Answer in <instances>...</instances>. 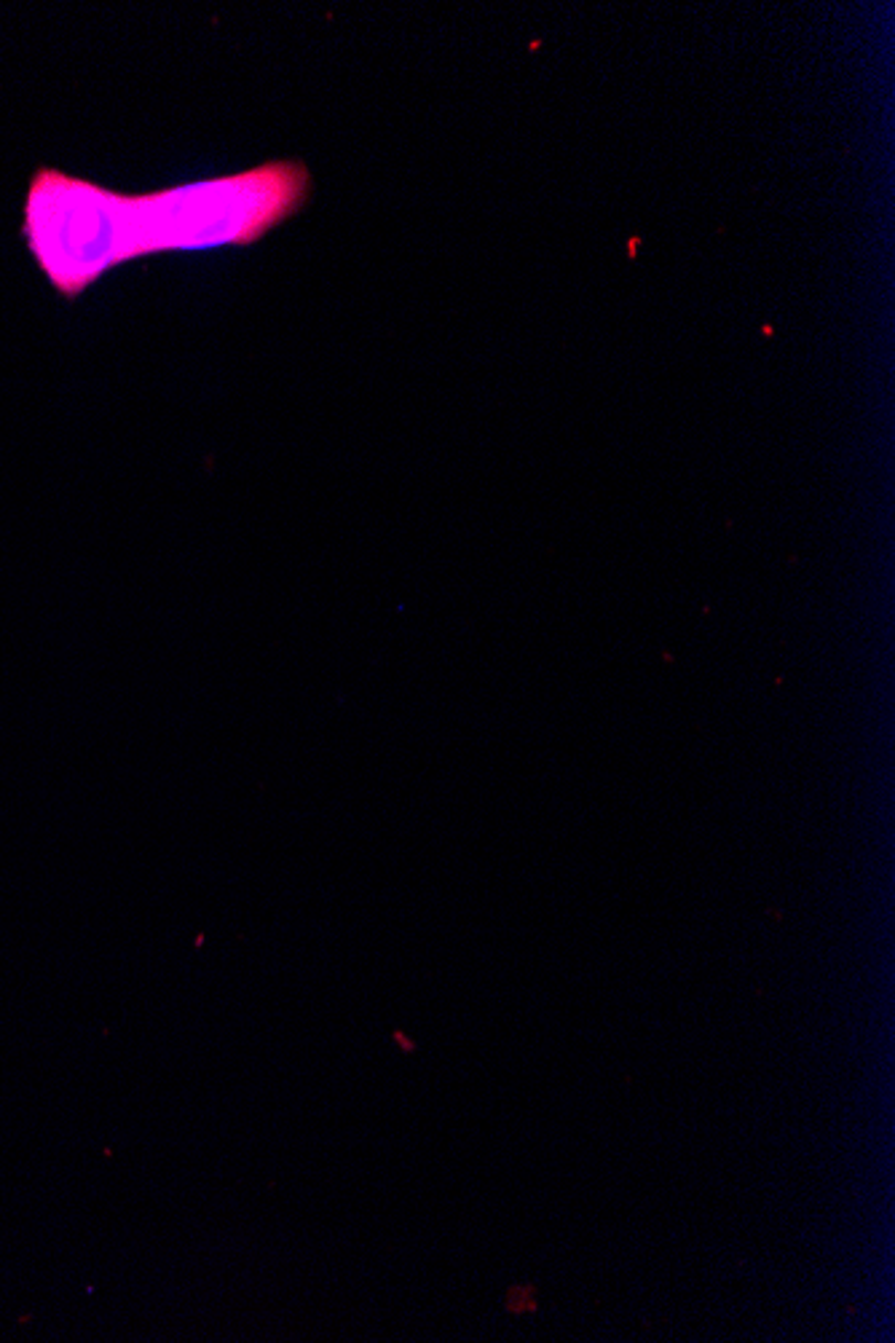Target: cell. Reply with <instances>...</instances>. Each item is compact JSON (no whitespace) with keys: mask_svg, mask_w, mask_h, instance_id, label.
<instances>
[{"mask_svg":"<svg viewBox=\"0 0 895 1343\" xmlns=\"http://www.w3.org/2000/svg\"><path fill=\"white\" fill-rule=\"evenodd\" d=\"M309 196L311 172L296 159H271L148 193L116 191L118 266L161 253L258 245L296 217Z\"/></svg>","mask_w":895,"mask_h":1343,"instance_id":"obj_1","label":"cell"},{"mask_svg":"<svg viewBox=\"0 0 895 1343\" xmlns=\"http://www.w3.org/2000/svg\"><path fill=\"white\" fill-rule=\"evenodd\" d=\"M504 1309L515 1317L531 1314V1311L540 1309V1301H536V1287L534 1285L510 1287L504 1296Z\"/></svg>","mask_w":895,"mask_h":1343,"instance_id":"obj_2","label":"cell"},{"mask_svg":"<svg viewBox=\"0 0 895 1343\" xmlns=\"http://www.w3.org/2000/svg\"><path fill=\"white\" fill-rule=\"evenodd\" d=\"M392 1043L394 1046H399V1052L403 1054L416 1052V1041H413L408 1033H403V1030H392Z\"/></svg>","mask_w":895,"mask_h":1343,"instance_id":"obj_3","label":"cell"}]
</instances>
